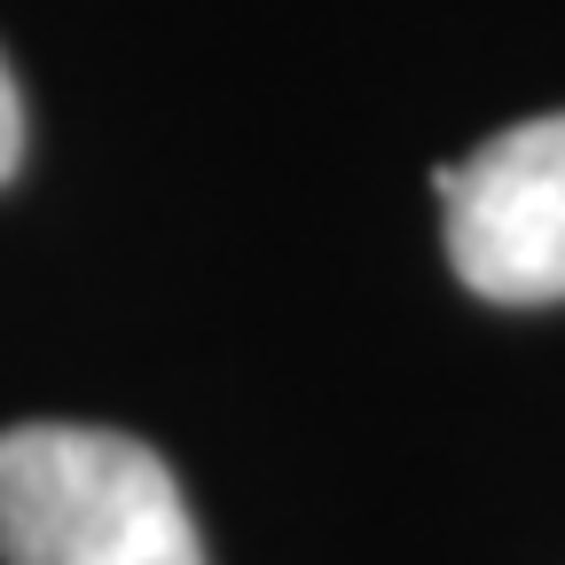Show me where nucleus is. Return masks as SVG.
I'll use <instances>...</instances> for the list:
<instances>
[{"label": "nucleus", "mask_w": 565, "mask_h": 565, "mask_svg": "<svg viewBox=\"0 0 565 565\" xmlns=\"http://www.w3.org/2000/svg\"><path fill=\"white\" fill-rule=\"evenodd\" d=\"M24 166V95L9 79V55H0V181Z\"/></svg>", "instance_id": "nucleus-3"}, {"label": "nucleus", "mask_w": 565, "mask_h": 565, "mask_svg": "<svg viewBox=\"0 0 565 565\" xmlns=\"http://www.w3.org/2000/svg\"><path fill=\"white\" fill-rule=\"evenodd\" d=\"M448 267L487 307L565 299V110L479 141L440 173Z\"/></svg>", "instance_id": "nucleus-2"}, {"label": "nucleus", "mask_w": 565, "mask_h": 565, "mask_svg": "<svg viewBox=\"0 0 565 565\" xmlns=\"http://www.w3.org/2000/svg\"><path fill=\"white\" fill-rule=\"evenodd\" d=\"M0 557L9 565H204L181 479L158 448L103 424L0 433Z\"/></svg>", "instance_id": "nucleus-1"}]
</instances>
